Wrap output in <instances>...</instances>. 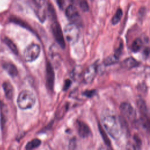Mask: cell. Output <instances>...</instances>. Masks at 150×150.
<instances>
[{
	"label": "cell",
	"mask_w": 150,
	"mask_h": 150,
	"mask_svg": "<svg viewBox=\"0 0 150 150\" xmlns=\"http://www.w3.org/2000/svg\"><path fill=\"white\" fill-rule=\"evenodd\" d=\"M38 8H42L45 3V0H32Z\"/></svg>",
	"instance_id": "d4e9b609"
},
{
	"label": "cell",
	"mask_w": 150,
	"mask_h": 150,
	"mask_svg": "<svg viewBox=\"0 0 150 150\" xmlns=\"http://www.w3.org/2000/svg\"><path fill=\"white\" fill-rule=\"evenodd\" d=\"M122 16V11L121 10V9L119 8L117 10L115 13L112 18V19H111L112 23L113 25H115L118 23L120 21Z\"/></svg>",
	"instance_id": "ffe728a7"
},
{
	"label": "cell",
	"mask_w": 150,
	"mask_h": 150,
	"mask_svg": "<svg viewBox=\"0 0 150 150\" xmlns=\"http://www.w3.org/2000/svg\"><path fill=\"white\" fill-rule=\"evenodd\" d=\"M125 150H136V146L134 144L129 142L126 146Z\"/></svg>",
	"instance_id": "484cf974"
},
{
	"label": "cell",
	"mask_w": 150,
	"mask_h": 150,
	"mask_svg": "<svg viewBox=\"0 0 150 150\" xmlns=\"http://www.w3.org/2000/svg\"><path fill=\"white\" fill-rule=\"evenodd\" d=\"M99 128H100V132H101V134L103 138H104V142H105V144H106V145H107V146H109V145H110V141L108 138L107 137V135H106L105 131L103 130V129L102 128L101 126H100V125H99Z\"/></svg>",
	"instance_id": "7402d4cb"
},
{
	"label": "cell",
	"mask_w": 150,
	"mask_h": 150,
	"mask_svg": "<svg viewBox=\"0 0 150 150\" xmlns=\"http://www.w3.org/2000/svg\"><path fill=\"white\" fill-rule=\"evenodd\" d=\"M52 30L54 37L58 44L62 47H65V42L64 40V34L62 32L59 23L55 20L52 23Z\"/></svg>",
	"instance_id": "52a82bcc"
},
{
	"label": "cell",
	"mask_w": 150,
	"mask_h": 150,
	"mask_svg": "<svg viewBox=\"0 0 150 150\" xmlns=\"http://www.w3.org/2000/svg\"><path fill=\"white\" fill-rule=\"evenodd\" d=\"M141 124L143 127L148 132H150V118L146 115H142L141 119Z\"/></svg>",
	"instance_id": "2e32d148"
},
{
	"label": "cell",
	"mask_w": 150,
	"mask_h": 150,
	"mask_svg": "<svg viewBox=\"0 0 150 150\" xmlns=\"http://www.w3.org/2000/svg\"><path fill=\"white\" fill-rule=\"evenodd\" d=\"M118 57H117L115 54L111 55L108 57H107L104 60V64L105 66H110L111 64H114L116 63L118 61Z\"/></svg>",
	"instance_id": "d6986e66"
},
{
	"label": "cell",
	"mask_w": 150,
	"mask_h": 150,
	"mask_svg": "<svg viewBox=\"0 0 150 150\" xmlns=\"http://www.w3.org/2000/svg\"><path fill=\"white\" fill-rule=\"evenodd\" d=\"M133 138H134V141L135 144V145L136 148H137L138 149H140V148L141 147V145H142V142H141V138L137 134H135L134 135Z\"/></svg>",
	"instance_id": "603a6c76"
},
{
	"label": "cell",
	"mask_w": 150,
	"mask_h": 150,
	"mask_svg": "<svg viewBox=\"0 0 150 150\" xmlns=\"http://www.w3.org/2000/svg\"><path fill=\"white\" fill-rule=\"evenodd\" d=\"M142 46V42L139 38L135 39L131 45V50L134 52H138Z\"/></svg>",
	"instance_id": "ac0fdd59"
},
{
	"label": "cell",
	"mask_w": 150,
	"mask_h": 150,
	"mask_svg": "<svg viewBox=\"0 0 150 150\" xmlns=\"http://www.w3.org/2000/svg\"><path fill=\"white\" fill-rule=\"evenodd\" d=\"M77 131L80 137L86 138L88 137L90 133V130L88 125L83 121H78Z\"/></svg>",
	"instance_id": "30bf717a"
},
{
	"label": "cell",
	"mask_w": 150,
	"mask_h": 150,
	"mask_svg": "<svg viewBox=\"0 0 150 150\" xmlns=\"http://www.w3.org/2000/svg\"><path fill=\"white\" fill-rule=\"evenodd\" d=\"M54 72L53 69L50 63L47 64L46 66V83L49 88H52L54 83Z\"/></svg>",
	"instance_id": "9c48e42d"
},
{
	"label": "cell",
	"mask_w": 150,
	"mask_h": 150,
	"mask_svg": "<svg viewBox=\"0 0 150 150\" xmlns=\"http://www.w3.org/2000/svg\"><path fill=\"white\" fill-rule=\"evenodd\" d=\"M64 36L66 40L71 44L76 43L80 37V31L78 26L74 23L66 25L63 30Z\"/></svg>",
	"instance_id": "3957f363"
},
{
	"label": "cell",
	"mask_w": 150,
	"mask_h": 150,
	"mask_svg": "<svg viewBox=\"0 0 150 150\" xmlns=\"http://www.w3.org/2000/svg\"><path fill=\"white\" fill-rule=\"evenodd\" d=\"M12 21L14 23H15L16 24L20 25L21 26H23V27H25V28H29L28 25H26L25 22H23L22 20L19 19H18V18H12Z\"/></svg>",
	"instance_id": "cb8c5ba5"
},
{
	"label": "cell",
	"mask_w": 150,
	"mask_h": 150,
	"mask_svg": "<svg viewBox=\"0 0 150 150\" xmlns=\"http://www.w3.org/2000/svg\"><path fill=\"white\" fill-rule=\"evenodd\" d=\"M65 14L66 17L72 23L77 26L80 25L81 23V18L80 15V13L73 5H69L65 10Z\"/></svg>",
	"instance_id": "8992f818"
},
{
	"label": "cell",
	"mask_w": 150,
	"mask_h": 150,
	"mask_svg": "<svg viewBox=\"0 0 150 150\" xmlns=\"http://www.w3.org/2000/svg\"><path fill=\"white\" fill-rule=\"evenodd\" d=\"M35 102V96L33 92L29 90H23L21 91L17 99L18 107L22 110H26L32 108Z\"/></svg>",
	"instance_id": "7a4b0ae2"
},
{
	"label": "cell",
	"mask_w": 150,
	"mask_h": 150,
	"mask_svg": "<svg viewBox=\"0 0 150 150\" xmlns=\"http://www.w3.org/2000/svg\"><path fill=\"white\" fill-rule=\"evenodd\" d=\"M97 74V66L95 64L88 66L83 74L84 81L86 83H91L94 79Z\"/></svg>",
	"instance_id": "ba28073f"
},
{
	"label": "cell",
	"mask_w": 150,
	"mask_h": 150,
	"mask_svg": "<svg viewBox=\"0 0 150 150\" xmlns=\"http://www.w3.org/2000/svg\"><path fill=\"white\" fill-rule=\"evenodd\" d=\"M4 69L7 71V73L12 77H15L18 74V70L14 64L11 63H5L2 64Z\"/></svg>",
	"instance_id": "7c38bea8"
},
{
	"label": "cell",
	"mask_w": 150,
	"mask_h": 150,
	"mask_svg": "<svg viewBox=\"0 0 150 150\" xmlns=\"http://www.w3.org/2000/svg\"><path fill=\"white\" fill-rule=\"evenodd\" d=\"M139 64V62L134 59L133 57H128L125 59L121 63V66L124 69H130L137 66Z\"/></svg>",
	"instance_id": "8fae6325"
},
{
	"label": "cell",
	"mask_w": 150,
	"mask_h": 150,
	"mask_svg": "<svg viewBox=\"0 0 150 150\" xmlns=\"http://www.w3.org/2000/svg\"><path fill=\"white\" fill-rule=\"evenodd\" d=\"M40 52V48L38 45L35 43L30 44L25 49L24 51V59L26 62H33L39 57Z\"/></svg>",
	"instance_id": "277c9868"
},
{
	"label": "cell",
	"mask_w": 150,
	"mask_h": 150,
	"mask_svg": "<svg viewBox=\"0 0 150 150\" xmlns=\"http://www.w3.org/2000/svg\"><path fill=\"white\" fill-rule=\"evenodd\" d=\"M137 107L142 115L147 114V112H148L147 107H146L145 101L142 98H139L137 99Z\"/></svg>",
	"instance_id": "4fadbf2b"
},
{
	"label": "cell",
	"mask_w": 150,
	"mask_h": 150,
	"mask_svg": "<svg viewBox=\"0 0 150 150\" xmlns=\"http://www.w3.org/2000/svg\"><path fill=\"white\" fill-rule=\"evenodd\" d=\"M4 43L10 49V50L15 54H17L18 53V50L17 49L16 46L15 44L13 42L12 40H11L8 37H5L2 39Z\"/></svg>",
	"instance_id": "9a60e30c"
},
{
	"label": "cell",
	"mask_w": 150,
	"mask_h": 150,
	"mask_svg": "<svg viewBox=\"0 0 150 150\" xmlns=\"http://www.w3.org/2000/svg\"><path fill=\"white\" fill-rule=\"evenodd\" d=\"M95 91H88L87 92H86V95L88 97H91L94 94Z\"/></svg>",
	"instance_id": "83f0119b"
},
{
	"label": "cell",
	"mask_w": 150,
	"mask_h": 150,
	"mask_svg": "<svg viewBox=\"0 0 150 150\" xmlns=\"http://www.w3.org/2000/svg\"><path fill=\"white\" fill-rule=\"evenodd\" d=\"M103 126L107 133L114 139H118L120 136V129L118 121L114 115L104 114L101 117Z\"/></svg>",
	"instance_id": "6da1fadb"
},
{
	"label": "cell",
	"mask_w": 150,
	"mask_h": 150,
	"mask_svg": "<svg viewBox=\"0 0 150 150\" xmlns=\"http://www.w3.org/2000/svg\"><path fill=\"white\" fill-rule=\"evenodd\" d=\"M76 3L78 4L79 7L83 11H87L88 9V6L86 0H76Z\"/></svg>",
	"instance_id": "44dd1931"
},
{
	"label": "cell",
	"mask_w": 150,
	"mask_h": 150,
	"mask_svg": "<svg viewBox=\"0 0 150 150\" xmlns=\"http://www.w3.org/2000/svg\"><path fill=\"white\" fill-rule=\"evenodd\" d=\"M3 88L6 97L8 99H11L13 97V90L12 86L9 82H4L3 84Z\"/></svg>",
	"instance_id": "5bb4252c"
},
{
	"label": "cell",
	"mask_w": 150,
	"mask_h": 150,
	"mask_svg": "<svg viewBox=\"0 0 150 150\" xmlns=\"http://www.w3.org/2000/svg\"><path fill=\"white\" fill-rule=\"evenodd\" d=\"M98 150H109V149L108 148L107 146H106L105 145H101L100 146V148H98Z\"/></svg>",
	"instance_id": "f1b7e54d"
},
{
	"label": "cell",
	"mask_w": 150,
	"mask_h": 150,
	"mask_svg": "<svg viewBox=\"0 0 150 150\" xmlns=\"http://www.w3.org/2000/svg\"><path fill=\"white\" fill-rule=\"evenodd\" d=\"M40 141L39 139H33L32 141H29L26 145V150H32L40 145Z\"/></svg>",
	"instance_id": "e0dca14e"
},
{
	"label": "cell",
	"mask_w": 150,
	"mask_h": 150,
	"mask_svg": "<svg viewBox=\"0 0 150 150\" xmlns=\"http://www.w3.org/2000/svg\"><path fill=\"white\" fill-rule=\"evenodd\" d=\"M70 81L69 80H67L66 82H65V84H64V90H66V89H67L68 88H69V86H70Z\"/></svg>",
	"instance_id": "4316f807"
},
{
	"label": "cell",
	"mask_w": 150,
	"mask_h": 150,
	"mask_svg": "<svg viewBox=\"0 0 150 150\" xmlns=\"http://www.w3.org/2000/svg\"><path fill=\"white\" fill-rule=\"evenodd\" d=\"M120 111L122 117L130 122H133L136 118V112L132 106L128 103H122L120 107Z\"/></svg>",
	"instance_id": "5b68a950"
}]
</instances>
